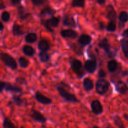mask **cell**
<instances>
[{
	"label": "cell",
	"mask_w": 128,
	"mask_h": 128,
	"mask_svg": "<svg viewBox=\"0 0 128 128\" xmlns=\"http://www.w3.org/2000/svg\"><path fill=\"white\" fill-rule=\"evenodd\" d=\"M116 89L118 92L121 94H125L128 91V86L123 81L120 80L116 85Z\"/></svg>",
	"instance_id": "9a60e30c"
},
{
	"label": "cell",
	"mask_w": 128,
	"mask_h": 128,
	"mask_svg": "<svg viewBox=\"0 0 128 128\" xmlns=\"http://www.w3.org/2000/svg\"><path fill=\"white\" fill-rule=\"evenodd\" d=\"M0 60L6 66L8 67L12 70H16L18 68V63L16 60L11 55L7 53H0Z\"/></svg>",
	"instance_id": "7a4b0ae2"
},
{
	"label": "cell",
	"mask_w": 128,
	"mask_h": 128,
	"mask_svg": "<svg viewBox=\"0 0 128 128\" xmlns=\"http://www.w3.org/2000/svg\"><path fill=\"white\" fill-rule=\"evenodd\" d=\"M38 40V36L35 33H29L25 37V40L28 43H33Z\"/></svg>",
	"instance_id": "44dd1931"
},
{
	"label": "cell",
	"mask_w": 128,
	"mask_h": 128,
	"mask_svg": "<svg viewBox=\"0 0 128 128\" xmlns=\"http://www.w3.org/2000/svg\"><path fill=\"white\" fill-rule=\"evenodd\" d=\"M55 13L54 10H52L50 7H46L44 8L41 12V16H49V15H53Z\"/></svg>",
	"instance_id": "f1b7e54d"
},
{
	"label": "cell",
	"mask_w": 128,
	"mask_h": 128,
	"mask_svg": "<svg viewBox=\"0 0 128 128\" xmlns=\"http://www.w3.org/2000/svg\"><path fill=\"white\" fill-rule=\"evenodd\" d=\"M121 45L125 57L128 60V40L126 38L121 40Z\"/></svg>",
	"instance_id": "603a6c76"
},
{
	"label": "cell",
	"mask_w": 128,
	"mask_h": 128,
	"mask_svg": "<svg viewBox=\"0 0 128 128\" xmlns=\"http://www.w3.org/2000/svg\"><path fill=\"white\" fill-rule=\"evenodd\" d=\"M70 63L71 65V69L76 74L80 79L83 77L85 75V73L83 70V66L82 63L80 60L74 58H70Z\"/></svg>",
	"instance_id": "6da1fadb"
},
{
	"label": "cell",
	"mask_w": 128,
	"mask_h": 128,
	"mask_svg": "<svg viewBox=\"0 0 128 128\" xmlns=\"http://www.w3.org/2000/svg\"><path fill=\"white\" fill-rule=\"evenodd\" d=\"M98 67L97 60L95 58H92L91 60H88L84 63V68L88 72L92 74L96 70Z\"/></svg>",
	"instance_id": "ba28073f"
},
{
	"label": "cell",
	"mask_w": 128,
	"mask_h": 128,
	"mask_svg": "<svg viewBox=\"0 0 128 128\" xmlns=\"http://www.w3.org/2000/svg\"><path fill=\"white\" fill-rule=\"evenodd\" d=\"M32 4L36 6H40L44 3V0H31Z\"/></svg>",
	"instance_id": "8d00e7d4"
},
{
	"label": "cell",
	"mask_w": 128,
	"mask_h": 128,
	"mask_svg": "<svg viewBox=\"0 0 128 128\" xmlns=\"http://www.w3.org/2000/svg\"><path fill=\"white\" fill-rule=\"evenodd\" d=\"M5 8V6L3 5V4H1L0 5V10H2V9H4Z\"/></svg>",
	"instance_id": "bcb514c9"
},
{
	"label": "cell",
	"mask_w": 128,
	"mask_h": 128,
	"mask_svg": "<svg viewBox=\"0 0 128 128\" xmlns=\"http://www.w3.org/2000/svg\"><path fill=\"white\" fill-rule=\"evenodd\" d=\"M16 82L18 83L19 84H24L26 85L27 84V81L26 80V79L23 77H18L16 79Z\"/></svg>",
	"instance_id": "e575fe53"
},
{
	"label": "cell",
	"mask_w": 128,
	"mask_h": 128,
	"mask_svg": "<svg viewBox=\"0 0 128 128\" xmlns=\"http://www.w3.org/2000/svg\"><path fill=\"white\" fill-rule=\"evenodd\" d=\"M91 106L92 112L96 115H101V114H102V112H103V107H102V104H101V102H100V100H93V101H92Z\"/></svg>",
	"instance_id": "9c48e42d"
},
{
	"label": "cell",
	"mask_w": 128,
	"mask_h": 128,
	"mask_svg": "<svg viewBox=\"0 0 128 128\" xmlns=\"http://www.w3.org/2000/svg\"><path fill=\"white\" fill-rule=\"evenodd\" d=\"M58 92H59L61 97L66 102L71 103H77L79 102V100L76 97V95L73 94L69 92L62 87L58 86L57 87Z\"/></svg>",
	"instance_id": "3957f363"
},
{
	"label": "cell",
	"mask_w": 128,
	"mask_h": 128,
	"mask_svg": "<svg viewBox=\"0 0 128 128\" xmlns=\"http://www.w3.org/2000/svg\"><path fill=\"white\" fill-rule=\"evenodd\" d=\"M100 25L99 28H100V29H101V30H103V29L104 28V23L100 22V25Z\"/></svg>",
	"instance_id": "ab89813d"
},
{
	"label": "cell",
	"mask_w": 128,
	"mask_h": 128,
	"mask_svg": "<svg viewBox=\"0 0 128 128\" xmlns=\"http://www.w3.org/2000/svg\"></svg>",
	"instance_id": "681fc988"
},
{
	"label": "cell",
	"mask_w": 128,
	"mask_h": 128,
	"mask_svg": "<svg viewBox=\"0 0 128 128\" xmlns=\"http://www.w3.org/2000/svg\"><path fill=\"white\" fill-rule=\"evenodd\" d=\"M113 121H114V123L115 125H116L118 128H126L123 121H122L121 118L120 117L119 115H114Z\"/></svg>",
	"instance_id": "cb8c5ba5"
},
{
	"label": "cell",
	"mask_w": 128,
	"mask_h": 128,
	"mask_svg": "<svg viewBox=\"0 0 128 128\" xmlns=\"http://www.w3.org/2000/svg\"><path fill=\"white\" fill-rule=\"evenodd\" d=\"M38 48L41 51H46L50 50V44L48 41L45 39H41L38 43Z\"/></svg>",
	"instance_id": "ac0fdd59"
},
{
	"label": "cell",
	"mask_w": 128,
	"mask_h": 128,
	"mask_svg": "<svg viewBox=\"0 0 128 128\" xmlns=\"http://www.w3.org/2000/svg\"><path fill=\"white\" fill-rule=\"evenodd\" d=\"M35 99L39 103L43 104V105H50L52 102V100L51 98L45 96L40 91H38L36 92Z\"/></svg>",
	"instance_id": "30bf717a"
},
{
	"label": "cell",
	"mask_w": 128,
	"mask_h": 128,
	"mask_svg": "<svg viewBox=\"0 0 128 128\" xmlns=\"http://www.w3.org/2000/svg\"><path fill=\"white\" fill-rule=\"evenodd\" d=\"M39 58L42 63H47L50 60V55L46 51H41L39 53Z\"/></svg>",
	"instance_id": "4316f807"
},
{
	"label": "cell",
	"mask_w": 128,
	"mask_h": 128,
	"mask_svg": "<svg viewBox=\"0 0 128 128\" xmlns=\"http://www.w3.org/2000/svg\"><path fill=\"white\" fill-rule=\"evenodd\" d=\"M91 128H101V127H100L99 126H97V125H94V126H92Z\"/></svg>",
	"instance_id": "7dc6e473"
},
{
	"label": "cell",
	"mask_w": 128,
	"mask_h": 128,
	"mask_svg": "<svg viewBox=\"0 0 128 128\" xmlns=\"http://www.w3.org/2000/svg\"><path fill=\"white\" fill-rule=\"evenodd\" d=\"M4 25L2 24V23L0 21V31H2V30H4Z\"/></svg>",
	"instance_id": "7bdbcfd3"
},
{
	"label": "cell",
	"mask_w": 128,
	"mask_h": 128,
	"mask_svg": "<svg viewBox=\"0 0 128 128\" xmlns=\"http://www.w3.org/2000/svg\"><path fill=\"white\" fill-rule=\"evenodd\" d=\"M97 2L100 5H103L106 3V0H97Z\"/></svg>",
	"instance_id": "60d3db41"
},
{
	"label": "cell",
	"mask_w": 128,
	"mask_h": 128,
	"mask_svg": "<svg viewBox=\"0 0 128 128\" xmlns=\"http://www.w3.org/2000/svg\"><path fill=\"white\" fill-rule=\"evenodd\" d=\"M106 73L105 72V71L102 69H100L98 72V76L100 77V79H104V77H106Z\"/></svg>",
	"instance_id": "d590c367"
},
{
	"label": "cell",
	"mask_w": 128,
	"mask_h": 128,
	"mask_svg": "<svg viewBox=\"0 0 128 128\" xmlns=\"http://www.w3.org/2000/svg\"><path fill=\"white\" fill-rule=\"evenodd\" d=\"M123 117L124 118V119H126V120L128 122V114H124Z\"/></svg>",
	"instance_id": "f6af8a7d"
},
{
	"label": "cell",
	"mask_w": 128,
	"mask_h": 128,
	"mask_svg": "<svg viewBox=\"0 0 128 128\" xmlns=\"http://www.w3.org/2000/svg\"><path fill=\"white\" fill-rule=\"evenodd\" d=\"M62 23L64 26H68V27L76 28L77 26V24L74 18L70 15H66L64 16Z\"/></svg>",
	"instance_id": "7c38bea8"
},
{
	"label": "cell",
	"mask_w": 128,
	"mask_h": 128,
	"mask_svg": "<svg viewBox=\"0 0 128 128\" xmlns=\"http://www.w3.org/2000/svg\"><path fill=\"white\" fill-rule=\"evenodd\" d=\"M119 19L120 21L122 23H125L128 21V13L126 11H121L119 16Z\"/></svg>",
	"instance_id": "f546056e"
},
{
	"label": "cell",
	"mask_w": 128,
	"mask_h": 128,
	"mask_svg": "<svg viewBox=\"0 0 128 128\" xmlns=\"http://www.w3.org/2000/svg\"><path fill=\"white\" fill-rule=\"evenodd\" d=\"M107 15L106 17L108 19L112 21H116V19H117V14H116V11H115L114 8L112 7V6L110 5L108 6L107 9Z\"/></svg>",
	"instance_id": "2e32d148"
},
{
	"label": "cell",
	"mask_w": 128,
	"mask_h": 128,
	"mask_svg": "<svg viewBox=\"0 0 128 128\" xmlns=\"http://www.w3.org/2000/svg\"><path fill=\"white\" fill-rule=\"evenodd\" d=\"M18 13L19 15H20V17L21 18V20H26L28 17L29 16L30 14L26 13L24 11V9L23 7L21 6L18 8Z\"/></svg>",
	"instance_id": "d6a6232c"
},
{
	"label": "cell",
	"mask_w": 128,
	"mask_h": 128,
	"mask_svg": "<svg viewBox=\"0 0 128 128\" xmlns=\"http://www.w3.org/2000/svg\"><path fill=\"white\" fill-rule=\"evenodd\" d=\"M128 74V70H124V71H123L122 72V76H126V75H127Z\"/></svg>",
	"instance_id": "ee69618b"
},
{
	"label": "cell",
	"mask_w": 128,
	"mask_h": 128,
	"mask_svg": "<svg viewBox=\"0 0 128 128\" xmlns=\"http://www.w3.org/2000/svg\"><path fill=\"white\" fill-rule=\"evenodd\" d=\"M5 85H6V82L1 81V80H0V94H1V92H2L3 90H4Z\"/></svg>",
	"instance_id": "74e56055"
},
{
	"label": "cell",
	"mask_w": 128,
	"mask_h": 128,
	"mask_svg": "<svg viewBox=\"0 0 128 128\" xmlns=\"http://www.w3.org/2000/svg\"><path fill=\"white\" fill-rule=\"evenodd\" d=\"M4 90L8 92L16 93V94H21L22 92V89L21 87L16 86V85H12L11 83L9 82H6Z\"/></svg>",
	"instance_id": "5bb4252c"
},
{
	"label": "cell",
	"mask_w": 128,
	"mask_h": 128,
	"mask_svg": "<svg viewBox=\"0 0 128 128\" xmlns=\"http://www.w3.org/2000/svg\"><path fill=\"white\" fill-rule=\"evenodd\" d=\"M92 41V37L90 35L86 34H82L80 36L78 40L79 43L82 46L89 45Z\"/></svg>",
	"instance_id": "4fadbf2b"
},
{
	"label": "cell",
	"mask_w": 128,
	"mask_h": 128,
	"mask_svg": "<svg viewBox=\"0 0 128 128\" xmlns=\"http://www.w3.org/2000/svg\"><path fill=\"white\" fill-rule=\"evenodd\" d=\"M12 100L13 101V103L16 104L18 106H22L24 105L25 100L22 99L20 95H14L12 97Z\"/></svg>",
	"instance_id": "d4e9b609"
},
{
	"label": "cell",
	"mask_w": 128,
	"mask_h": 128,
	"mask_svg": "<svg viewBox=\"0 0 128 128\" xmlns=\"http://www.w3.org/2000/svg\"><path fill=\"white\" fill-rule=\"evenodd\" d=\"M118 67V63L116 60H111L108 63V69L110 72H114L116 71Z\"/></svg>",
	"instance_id": "7402d4cb"
},
{
	"label": "cell",
	"mask_w": 128,
	"mask_h": 128,
	"mask_svg": "<svg viewBox=\"0 0 128 128\" xmlns=\"http://www.w3.org/2000/svg\"><path fill=\"white\" fill-rule=\"evenodd\" d=\"M106 30L110 32H114L116 30V24L115 21H110L106 26Z\"/></svg>",
	"instance_id": "1f68e13d"
},
{
	"label": "cell",
	"mask_w": 128,
	"mask_h": 128,
	"mask_svg": "<svg viewBox=\"0 0 128 128\" xmlns=\"http://www.w3.org/2000/svg\"><path fill=\"white\" fill-rule=\"evenodd\" d=\"M2 127H3V128H17L15 124L8 117H5L4 119Z\"/></svg>",
	"instance_id": "484cf974"
},
{
	"label": "cell",
	"mask_w": 128,
	"mask_h": 128,
	"mask_svg": "<svg viewBox=\"0 0 128 128\" xmlns=\"http://www.w3.org/2000/svg\"><path fill=\"white\" fill-rule=\"evenodd\" d=\"M1 20L4 21V22H8L10 21V18H11V15L8 11H3L1 14Z\"/></svg>",
	"instance_id": "836d02e7"
},
{
	"label": "cell",
	"mask_w": 128,
	"mask_h": 128,
	"mask_svg": "<svg viewBox=\"0 0 128 128\" xmlns=\"http://www.w3.org/2000/svg\"><path fill=\"white\" fill-rule=\"evenodd\" d=\"M85 5V0H72V6L75 8H83Z\"/></svg>",
	"instance_id": "4dcf8cb0"
},
{
	"label": "cell",
	"mask_w": 128,
	"mask_h": 128,
	"mask_svg": "<svg viewBox=\"0 0 128 128\" xmlns=\"http://www.w3.org/2000/svg\"><path fill=\"white\" fill-rule=\"evenodd\" d=\"M83 88L86 91H91L94 88L93 81L90 78H85L83 80Z\"/></svg>",
	"instance_id": "e0dca14e"
},
{
	"label": "cell",
	"mask_w": 128,
	"mask_h": 128,
	"mask_svg": "<svg viewBox=\"0 0 128 128\" xmlns=\"http://www.w3.org/2000/svg\"><path fill=\"white\" fill-rule=\"evenodd\" d=\"M98 46L102 48V50H104L105 52L106 53L110 58H114L116 55V52H114L111 50V46L109 43L108 40L107 38H102L100 42L98 43Z\"/></svg>",
	"instance_id": "5b68a950"
},
{
	"label": "cell",
	"mask_w": 128,
	"mask_h": 128,
	"mask_svg": "<svg viewBox=\"0 0 128 128\" xmlns=\"http://www.w3.org/2000/svg\"><path fill=\"white\" fill-rule=\"evenodd\" d=\"M22 51L26 56H32L36 53V50L30 45H24L22 47Z\"/></svg>",
	"instance_id": "d6986e66"
},
{
	"label": "cell",
	"mask_w": 128,
	"mask_h": 128,
	"mask_svg": "<svg viewBox=\"0 0 128 128\" xmlns=\"http://www.w3.org/2000/svg\"><path fill=\"white\" fill-rule=\"evenodd\" d=\"M30 117L32 118L34 121L41 123V124H45L47 122V119L46 117L40 111H38L35 109L31 110L30 112Z\"/></svg>",
	"instance_id": "52a82bcc"
},
{
	"label": "cell",
	"mask_w": 128,
	"mask_h": 128,
	"mask_svg": "<svg viewBox=\"0 0 128 128\" xmlns=\"http://www.w3.org/2000/svg\"><path fill=\"white\" fill-rule=\"evenodd\" d=\"M110 87V83L106 79H100L96 83V90L98 94L101 95H103L107 93Z\"/></svg>",
	"instance_id": "277c9868"
},
{
	"label": "cell",
	"mask_w": 128,
	"mask_h": 128,
	"mask_svg": "<svg viewBox=\"0 0 128 128\" xmlns=\"http://www.w3.org/2000/svg\"><path fill=\"white\" fill-rule=\"evenodd\" d=\"M12 3L14 5H17V4H19L21 1V0H11Z\"/></svg>",
	"instance_id": "b9f144b4"
},
{
	"label": "cell",
	"mask_w": 128,
	"mask_h": 128,
	"mask_svg": "<svg viewBox=\"0 0 128 128\" xmlns=\"http://www.w3.org/2000/svg\"><path fill=\"white\" fill-rule=\"evenodd\" d=\"M106 128H114V127H112L111 126H107L106 127Z\"/></svg>",
	"instance_id": "c3c4849f"
},
{
	"label": "cell",
	"mask_w": 128,
	"mask_h": 128,
	"mask_svg": "<svg viewBox=\"0 0 128 128\" xmlns=\"http://www.w3.org/2000/svg\"><path fill=\"white\" fill-rule=\"evenodd\" d=\"M122 36H124V38H128V29L124 30V32L122 33Z\"/></svg>",
	"instance_id": "f35d334b"
},
{
	"label": "cell",
	"mask_w": 128,
	"mask_h": 128,
	"mask_svg": "<svg viewBox=\"0 0 128 128\" xmlns=\"http://www.w3.org/2000/svg\"><path fill=\"white\" fill-rule=\"evenodd\" d=\"M60 23V19L58 17L52 16L50 19H48L46 21H41V24L50 32H53L52 28H57Z\"/></svg>",
	"instance_id": "8992f818"
},
{
	"label": "cell",
	"mask_w": 128,
	"mask_h": 128,
	"mask_svg": "<svg viewBox=\"0 0 128 128\" xmlns=\"http://www.w3.org/2000/svg\"><path fill=\"white\" fill-rule=\"evenodd\" d=\"M19 65L21 67V68H23V69H26L30 65V61L28 60L27 58H26L25 57H23V56H21L19 58L18 60Z\"/></svg>",
	"instance_id": "83f0119b"
},
{
	"label": "cell",
	"mask_w": 128,
	"mask_h": 128,
	"mask_svg": "<svg viewBox=\"0 0 128 128\" xmlns=\"http://www.w3.org/2000/svg\"><path fill=\"white\" fill-rule=\"evenodd\" d=\"M12 32L13 35L17 36H21V35H22L24 34V31L22 30L21 26L17 24L16 23H15L13 26H12Z\"/></svg>",
	"instance_id": "ffe728a7"
},
{
	"label": "cell",
	"mask_w": 128,
	"mask_h": 128,
	"mask_svg": "<svg viewBox=\"0 0 128 128\" xmlns=\"http://www.w3.org/2000/svg\"><path fill=\"white\" fill-rule=\"evenodd\" d=\"M61 35L64 38L75 39L78 36V33L75 30L68 29V30H61Z\"/></svg>",
	"instance_id": "8fae6325"
}]
</instances>
